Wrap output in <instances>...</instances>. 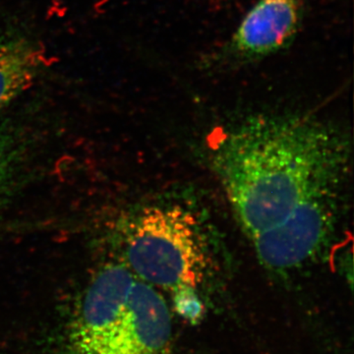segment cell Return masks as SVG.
Listing matches in <instances>:
<instances>
[{
    "instance_id": "5",
    "label": "cell",
    "mask_w": 354,
    "mask_h": 354,
    "mask_svg": "<svg viewBox=\"0 0 354 354\" xmlns=\"http://www.w3.org/2000/svg\"><path fill=\"white\" fill-rule=\"evenodd\" d=\"M302 13V0H259L227 43L204 64L209 68H230L277 53L295 38Z\"/></svg>"
},
{
    "instance_id": "4",
    "label": "cell",
    "mask_w": 354,
    "mask_h": 354,
    "mask_svg": "<svg viewBox=\"0 0 354 354\" xmlns=\"http://www.w3.org/2000/svg\"><path fill=\"white\" fill-rule=\"evenodd\" d=\"M339 213V188L302 202L279 225L253 235L261 262L285 271L307 264L329 241Z\"/></svg>"
},
{
    "instance_id": "2",
    "label": "cell",
    "mask_w": 354,
    "mask_h": 354,
    "mask_svg": "<svg viewBox=\"0 0 354 354\" xmlns=\"http://www.w3.org/2000/svg\"><path fill=\"white\" fill-rule=\"evenodd\" d=\"M66 354H172L171 311L155 286L97 272L67 330Z\"/></svg>"
},
{
    "instance_id": "3",
    "label": "cell",
    "mask_w": 354,
    "mask_h": 354,
    "mask_svg": "<svg viewBox=\"0 0 354 354\" xmlns=\"http://www.w3.org/2000/svg\"><path fill=\"white\" fill-rule=\"evenodd\" d=\"M127 267L140 281L196 290L209 266L206 235L194 214L179 205L142 209L128 228Z\"/></svg>"
},
{
    "instance_id": "1",
    "label": "cell",
    "mask_w": 354,
    "mask_h": 354,
    "mask_svg": "<svg viewBox=\"0 0 354 354\" xmlns=\"http://www.w3.org/2000/svg\"><path fill=\"white\" fill-rule=\"evenodd\" d=\"M348 142L337 130L308 116L252 118L230 130L214 164L251 236L279 225L298 205L341 187Z\"/></svg>"
},
{
    "instance_id": "7",
    "label": "cell",
    "mask_w": 354,
    "mask_h": 354,
    "mask_svg": "<svg viewBox=\"0 0 354 354\" xmlns=\"http://www.w3.org/2000/svg\"><path fill=\"white\" fill-rule=\"evenodd\" d=\"M22 158L17 135L7 127H0V195L10 187Z\"/></svg>"
},
{
    "instance_id": "6",
    "label": "cell",
    "mask_w": 354,
    "mask_h": 354,
    "mask_svg": "<svg viewBox=\"0 0 354 354\" xmlns=\"http://www.w3.org/2000/svg\"><path fill=\"white\" fill-rule=\"evenodd\" d=\"M50 64L46 48L26 36L0 43V109L29 90Z\"/></svg>"
},
{
    "instance_id": "8",
    "label": "cell",
    "mask_w": 354,
    "mask_h": 354,
    "mask_svg": "<svg viewBox=\"0 0 354 354\" xmlns=\"http://www.w3.org/2000/svg\"><path fill=\"white\" fill-rule=\"evenodd\" d=\"M174 307L179 315L191 323H197L204 314V305L194 288H183L174 290Z\"/></svg>"
}]
</instances>
